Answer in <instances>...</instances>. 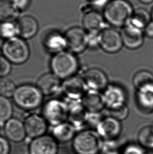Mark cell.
Returning <instances> with one entry per match:
<instances>
[{
	"mask_svg": "<svg viewBox=\"0 0 153 154\" xmlns=\"http://www.w3.org/2000/svg\"><path fill=\"white\" fill-rule=\"evenodd\" d=\"M132 82L136 91L153 85V73L147 69L139 70L133 75Z\"/></svg>",
	"mask_w": 153,
	"mask_h": 154,
	"instance_id": "cell-27",
	"label": "cell"
},
{
	"mask_svg": "<svg viewBox=\"0 0 153 154\" xmlns=\"http://www.w3.org/2000/svg\"><path fill=\"white\" fill-rule=\"evenodd\" d=\"M67 102L69 104L68 121L77 131L86 129L85 127L88 126L89 112L83 106L81 100Z\"/></svg>",
	"mask_w": 153,
	"mask_h": 154,
	"instance_id": "cell-15",
	"label": "cell"
},
{
	"mask_svg": "<svg viewBox=\"0 0 153 154\" xmlns=\"http://www.w3.org/2000/svg\"><path fill=\"white\" fill-rule=\"evenodd\" d=\"M80 75L84 80L88 90L103 92L109 84L108 75L98 67L86 69Z\"/></svg>",
	"mask_w": 153,
	"mask_h": 154,
	"instance_id": "cell-12",
	"label": "cell"
},
{
	"mask_svg": "<svg viewBox=\"0 0 153 154\" xmlns=\"http://www.w3.org/2000/svg\"><path fill=\"white\" fill-rule=\"evenodd\" d=\"M107 24L103 14L97 10L84 15L83 17V28L87 32L100 33L108 27Z\"/></svg>",
	"mask_w": 153,
	"mask_h": 154,
	"instance_id": "cell-21",
	"label": "cell"
},
{
	"mask_svg": "<svg viewBox=\"0 0 153 154\" xmlns=\"http://www.w3.org/2000/svg\"><path fill=\"white\" fill-rule=\"evenodd\" d=\"M102 93L105 107L108 110H115L127 105L128 94L122 86L109 83Z\"/></svg>",
	"mask_w": 153,
	"mask_h": 154,
	"instance_id": "cell-7",
	"label": "cell"
},
{
	"mask_svg": "<svg viewBox=\"0 0 153 154\" xmlns=\"http://www.w3.org/2000/svg\"><path fill=\"white\" fill-rule=\"evenodd\" d=\"M44 45L48 52L54 54L67 48L64 34L57 31L52 32L46 36L44 41Z\"/></svg>",
	"mask_w": 153,
	"mask_h": 154,
	"instance_id": "cell-24",
	"label": "cell"
},
{
	"mask_svg": "<svg viewBox=\"0 0 153 154\" xmlns=\"http://www.w3.org/2000/svg\"><path fill=\"white\" fill-rule=\"evenodd\" d=\"M17 35L24 40H28L36 35L39 25L37 20L30 15L21 17L16 22Z\"/></svg>",
	"mask_w": 153,
	"mask_h": 154,
	"instance_id": "cell-19",
	"label": "cell"
},
{
	"mask_svg": "<svg viewBox=\"0 0 153 154\" xmlns=\"http://www.w3.org/2000/svg\"><path fill=\"white\" fill-rule=\"evenodd\" d=\"M10 142L5 136L0 135V154H10Z\"/></svg>",
	"mask_w": 153,
	"mask_h": 154,
	"instance_id": "cell-37",
	"label": "cell"
},
{
	"mask_svg": "<svg viewBox=\"0 0 153 154\" xmlns=\"http://www.w3.org/2000/svg\"><path fill=\"white\" fill-rule=\"evenodd\" d=\"M10 2L21 12L29 8L31 0H12Z\"/></svg>",
	"mask_w": 153,
	"mask_h": 154,
	"instance_id": "cell-38",
	"label": "cell"
},
{
	"mask_svg": "<svg viewBox=\"0 0 153 154\" xmlns=\"http://www.w3.org/2000/svg\"><path fill=\"white\" fill-rule=\"evenodd\" d=\"M13 107L9 98L0 95V123H5L13 117Z\"/></svg>",
	"mask_w": 153,
	"mask_h": 154,
	"instance_id": "cell-29",
	"label": "cell"
},
{
	"mask_svg": "<svg viewBox=\"0 0 153 154\" xmlns=\"http://www.w3.org/2000/svg\"><path fill=\"white\" fill-rule=\"evenodd\" d=\"M41 115L52 127L64 123L68 119V103L65 100L50 99L44 105Z\"/></svg>",
	"mask_w": 153,
	"mask_h": 154,
	"instance_id": "cell-6",
	"label": "cell"
},
{
	"mask_svg": "<svg viewBox=\"0 0 153 154\" xmlns=\"http://www.w3.org/2000/svg\"><path fill=\"white\" fill-rule=\"evenodd\" d=\"M81 102L89 113H100L106 108L102 92L88 90Z\"/></svg>",
	"mask_w": 153,
	"mask_h": 154,
	"instance_id": "cell-20",
	"label": "cell"
},
{
	"mask_svg": "<svg viewBox=\"0 0 153 154\" xmlns=\"http://www.w3.org/2000/svg\"><path fill=\"white\" fill-rule=\"evenodd\" d=\"M108 111L109 116L112 117L121 122L126 119L129 115V109L128 105L117 109Z\"/></svg>",
	"mask_w": 153,
	"mask_h": 154,
	"instance_id": "cell-33",
	"label": "cell"
},
{
	"mask_svg": "<svg viewBox=\"0 0 153 154\" xmlns=\"http://www.w3.org/2000/svg\"><path fill=\"white\" fill-rule=\"evenodd\" d=\"M12 63L3 56L0 57V78L5 77L10 73Z\"/></svg>",
	"mask_w": 153,
	"mask_h": 154,
	"instance_id": "cell-36",
	"label": "cell"
},
{
	"mask_svg": "<svg viewBox=\"0 0 153 154\" xmlns=\"http://www.w3.org/2000/svg\"><path fill=\"white\" fill-rule=\"evenodd\" d=\"M4 136L10 142L20 143L27 137L24 122L15 117H12L4 123Z\"/></svg>",
	"mask_w": 153,
	"mask_h": 154,
	"instance_id": "cell-17",
	"label": "cell"
},
{
	"mask_svg": "<svg viewBox=\"0 0 153 154\" xmlns=\"http://www.w3.org/2000/svg\"><path fill=\"white\" fill-rule=\"evenodd\" d=\"M138 1L142 3L146 4V5L151 4L153 2V0H138Z\"/></svg>",
	"mask_w": 153,
	"mask_h": 154,
	"instance_id": "cell-41",
	"label": "cell"
},
{
	"mask_svg": "<svg viewBox=\"0 0 153 154\" xmlns=\"http://www.w3.org/2000/svg\"><path fill=\"white\" fill-rule=\"evenodd\" d=\"M17 35L16 22H1L0 24V37L5 40Z\"/></svg>",
	"mask_w": 153,
	"mask_h": 154,
	"instance_id": "cell-31",
	"label": "cell"
},
{
	"mask_svg": "<svg viewBox=\"0 0 153 154\" xmlns=\"http://www.w3.org/2000/svg\"><path fill=\"white\" fill-rule=\"evenodd\" d=\"M1 131V124H0V131Z\"/></svg>",
	"mask_w": 153,
	"mask_h": 154,
	"instance_id": "cell-47",
	"label": "cell"
},
{
	"mask_svg": "<svg viewBox=\"0 0 153 154\" xmlns=\"http://www.w3.org/2000/svg\"><path fill=\"white\" fill-rule=\"evenodd\" d=\"M2 53L12 64H23L30 56L29 46L25 40L18 36L5 40L2 45Z\"/></svg>",
	"mask_w": 153,
	"mask_h": 154,
	"instance_id": "cell-5",
	"label": "cell"
},
{
	"mask_svg": "<svg viewBox=\"0 0 153 154\" xmlns=\"http://www.w3.org/2000/svg\"><path fill=\"white\" fill-rule=\"evenodd\" d=\"M145 149L138 143H130L120 149V154H145Z\"/></svg>",
	"mask_w": 153,
	"mask_h": 154,
	"instance_id": "cell-32",
	"label": "cell"
},
{
	"mask_svg": "<svg viewBox=\"0 0 153 154\" xmlns=\"http://www.w3.org/2000/svg\"><path fill=\"white\" fill-rule=\"evenodd\" d=\"M52 127L51 135L59 144H66L72 142L78 132L68 121Z\"/></svg>",
	"mask_w": 153,
	"mask_h": 154,
	"instance_id": "cell-22",
	"label": "cell"
},
{
	"mask_svg": "<svg viewBox=\"0 0 153 154\" xmlns=\"http://www.w3.org/2000/svg\"><path fill=\"white\" fill-rule=\"evenodd\" d=\"M79 11L83 14H86L88 13L92 12L94 10H96L93 3L90 2L88 3H83L81 4L79 8Z\"/></svg>",
	"mask_w": 153,
	"mask_h": 154,
	"instance_id": "cell-39",
	"label": "cell"
},
{
	"mask_svg": "<svg viewBox=\"0 0 153 154\" xmlns=\"http://www.w3.org/2000/svg\"><path fill=\"white\" fill-rule=\"evenodd\" d=\"M16 88L12 79L7 77L0 79V95L8 98L13 97Z\"/></svg>",
	"mask_w": 153,
	"mask_h": 154,
	"instance_id": "cell-30",
	"label": "cell"
},
{
	"mask_svg": "<svg viewBox=\"0 0 153 154\" xmlns=\"http://www.w3.org/2000/svg\"><path fill=\"white\" fill-rule=\"evenodd\" d=\"M67 48L74 54L82 53L88 48V33L83 27L74 26L64 34Z\"/></svg>",
	"mask_w": 153,
	"mask_h": 154,
	"instance_id": "cell-10",
	"label": "cell"
},
{
	"mask_svg": "<svg viewBox=\"0 0 153 154\" xmlns=\"http://www.w3.org/2000/svg\"><path fill=\"white\" fill-rule=\"evenodd\" d=\"M27 137L32 139L47 134L49 125L42 115L31 113L24 121Z\"/></svg>",
	"mask_w": 153,
	"mask_h": 154,
	"instance_id": "cell-14",
	"label": "cell"
},
{
	"mask_svg": "<svg viewBox=\"0 0 153 154\" xmlns=\"http://www.w3.org/2000/svg\"><path fill=\"white\" fill-rule=\"evenodd\" d=\"M145 154H153V151H146Z\"/></svg>",
	"mask_w": 153,
	"mask_h": 154,
	"instance_id": "cell-43",
	"label": "cell"
},
{
	"mask_svg": "<svg viewBox=\"0 0 153 154\" xmlns=\"http://www.w3.org/2000/svg\"><path fill=\"white\" fill-rule=\"evenodd\" d=\"M87 90L84 80L78 74L62 82L60 92L67 102H74L81 100Z\"/></svg>",
	"mask_w": 153,
	"mask_h": 154,
	"instance_id": "cell-8",
	"label": "cell"
},
{
	"mask_svg": "<svg viewBox=\"0 0 153 154\" xmlns=\"http://www.w3.org/2000/svg\"><path fill=\"white\" fill-rule=\"evenodd\" d=\"M2 54V51H1V50H0V57L1 56V54Z\"/></svg>",
	"mask_w": 153,
	"mask_h": 154,
	"instance_id": "cell-45",
	"label": "cell"
},
{
	"mask_svg": "<svg viewBox=\"0 0 153 154\" xmlns=\"http://www.w3.org/2000/svg\"><path fill=\"white\" fill-rule=\"evenodd\" d=\"M62 80L52 73H47L38 78L36 85L44 95L51 96L61 92Z\"/></svg>",
	"mask_w": 153,
	"mask_h": 154,
	"instance_id": "cell-18",
	"label": "cell"
},
{
	"mask_svg": "<svg viewBox=\"0 0 153 154\" xmlns=\"http://www.w3.org/2000/svg\"><path fill=\"white\" fill-rule=\"evenodd\" d=\"M108 25L114 28H123L128 23L134 10L127 0H110L103 9Z\"/></svg>",
	"mask_w": 153,
	"mask_h": 154,
	"instance_id": "cell-2",
	"label": "cell"
},
{
	"mask_svg": "<svg viewBox=\"0 0 153 154\" xmlns=\"http://www.w3.org/2000/svg\"><path fill=\"white\" fill-rule=\"evenodd\" d=\"M124 47L121 32L116 28L107 27L100 33V48L108 54L120 52Z\"/></svg>",
	"mask_w": 153,
	"mask_h": 154,
	"instance_id": "cell-9",
	"label": "cell"
},
{
	"mask_svg": "<svg viewBox=\"0 0 153 154\" xmlns=\"http://www.w3.org/2000/svg\"><path fill=\"white\" fill-rule=\"evenodd\" d=\"M135 101L142 112H153V85L136 91Z\"/></svg>",
	"mask_w": 153,
	"mask_h": 154,
	"instance_id": "cell-23",
	"label": "cell"
},
{
	"mask_svg": "<svg viewBox=\"0 0 153 154\" xmlns=\"http://www.w3.org/2000/svg\"><path fill=\"white\" fill-rule=\"evenodd\" d=\"M20 12L11 2L0 5V21L1 22H15L18 20Z\"/></svg>",
	"mask_w": 153,
	"mask_h": 154,
	"instance_id": "cell-28",
	"label": "cell"
},
{
	"mask_svg": "<svg viewBox=\"0 0 153 154\" xmlns=\"http://www.w3.org/2000/svg\"><path fill=\"white\" fill-rule=\"evenodd\" d=\"M151 14L152 20L153 21V7L152 9L151 12Z\"/></svg>",
	"mask_w": 153,
	"mask_h": 154,
	"instance_id": "cell-44",
	"label": "cell"
},
{
	"mask_svg": "<svg viewBox=\"0 0 153 154\" xmlns=\"http://www.w3.org/2000/svg\"><path fill=\"white\" fill-rule=\"evenodd\" d=\"M6 0H0V2H3V1H5Z\"/></svg>",
	"mask_w": 153,
	"mask_h": 154,
	"instance_id": "cell-46",
	"label": "cell"
},
{
	"mask_svg": "<svg viewBox=\"0 0 153 154\" xmlns=\"http://www.w3.org/2000/svg\"><path fill=\"white\" fill-rule=\"evenodd\" d=\"M104 143L95 129L87 128L76 133L71 147L75 154H100Z\"/></svg>",
	"mask_w": 153,
	"mask_h": 154,
	"instance_id": "cell-3",
	"label": "cell"
},
{
	"mask_svg": "<svg viewBox=\"0 0 153 154\" xmlns=\"http://www.w3.org/2000/svg\"><path fill=\"white\" fill-rule=\"evenodd\" d=\"M88 2H90L91 3H96V2H98V1H99L100 0H87Z\"/></svg>",
	"mask_w": 153,
	"mask_h": 154,
	"instance_id": "cell-42",
	"label": "cell"
},
{
	"mask_svg": "<svg viewBox=\"0 0 153 154\" xmlns=\"http://www.w3.org/2000/svg\"><path fill=\"white\" fill-rule=\"evenodd\" d=\"M120 149L116 140H104L100 154H120Z\"/></svg>",
	"mask_w": 153,
	"mask_h": 154,
	"instance_id": "cell-34",
	"label": "cell"
},
{
	"mask_svg": "<svg viewBox=\"0 0 153 154\" xmlns=\"http://www.w3.org/2000/svg\"><path fill=\"white\" fill-rule=\"evenodd\" d=\"M121 122L108 115L102 119L95 130L104 140H116L122 133Z\"/></svg>",
	"mask_w": 153,
	"mask_h": 154,
	"instance_id": "cell-13",
	"label": "cell"
},
{
	"mask_svg": "<svg viewBox=\"0 0 153 154\" xmlns=\"http://www.w3.org/2000/svg\"><path fill=\"white\" fill-rule=\"evenodd\" d=\"M59 145L51 134H46L31 140L28 154H58Z\"/></svg>",
	"mask_w": 153,
	"mask_h": 154,
	"instance_id": "cell-11",
	"label": "cell"
},
{
	"mask_svg": "<svg viewBox=\"0 0 153 154\" xmlns=\"http://www.w3.org/2000/svg\"><path fill=\"white\" fill-rule=\"evenodd\" d=\"M88 33V48L96 50L100 48V33L87 32Z\"/></svg>",
	"mask_w": 153,
	"mask_h": 154,
	"instance_id": "cell-35",
	"label": "cell"
},
{
	"mask_svg": "<svg viewBox=\"0 0 153 154\" xmlns=\"http://www.w3.org/2000/svg\"><path fill=\"white\" fill-rule=\"evenodd\" d=\"M144 33L147 38L153 39V21L152 20L144 29Z\"/></svg>",
	"mask_w": 153,
	"mask_h": 154,
	"instance_id": "cell-40",
	"label": "cell"
},
{
	"mask_svg": "<svg viewBox=\"0 0 153 154\" xmlns=\"http://www.w3.org/2000/svg\"><path fill=\"white\" fill-rule=\"evenodd\" d=\"M43 94L36 85L25 84L17 87L13 99L15 104L23 110H34L43 102Z\"/></svg>",
	"mask_w": 153,
	"mask_h": 154,
	"instance_id": "cell-4",
	"label": "cell"
},
{
	"mask_svg": "<svg viewBox=\"0 0 153 154\" xmlns=\"http://www.w3.org/2000/svg\"><path fill=\"white\" fill-rule=\"evenodd\" d=\"M137 140L145 150L153 151V123L145 125L139 130Z\"/></svg>",
	"mask_w": 153,
	"mask_h": 154,
	"instance_id": "cell-26",
	"label": "cell"
},
{
	"mask_svg": "<svg viewBox=\"0 0 153 154\" xmlns=\"http://www.w3.org/2000/svg\"><path fill=\"white\" fill-rule=\"evenodd\" d=\"M151 21V13L145 8H139L134 10L128 24L144 31Z\"/></svg>",
	"mask_w": 153,
	"mask_h": 154,
	"instance_id": "cell-25",
	"label": "cell"
},
{
	"mask_svg": "<svg viewBox=\"0 0 153 154\" xmlns=\"http://www.w3.org/2000/svg\"><path fill=\"white\" fill-rule=\"evenodd\" d=\"M124 47L130 50L141 48L144 43V31L127 24L121 32Z\"/></svg>",
	"mask_w": 153,
	"mask_h": 154,
	"instance_id": "cell-16",
	"label": "cell"
},
{
	"mask_svg": "<svg viewBox=\"0 0 153 154\" xmlns=\"http://www.w3.org/2000/svg\"><path fill=\"white\" fill-rule=\"evenodd\" d=\"M50 67L52 73L64 81L78 74L80 64L76 54L64 50L54 54Z\"/></svg>",
	"mask_w": 153,
	"mask_h": 154,
	"instance_id": "cell-1",
	"label": "cell"
}]
</instances>
